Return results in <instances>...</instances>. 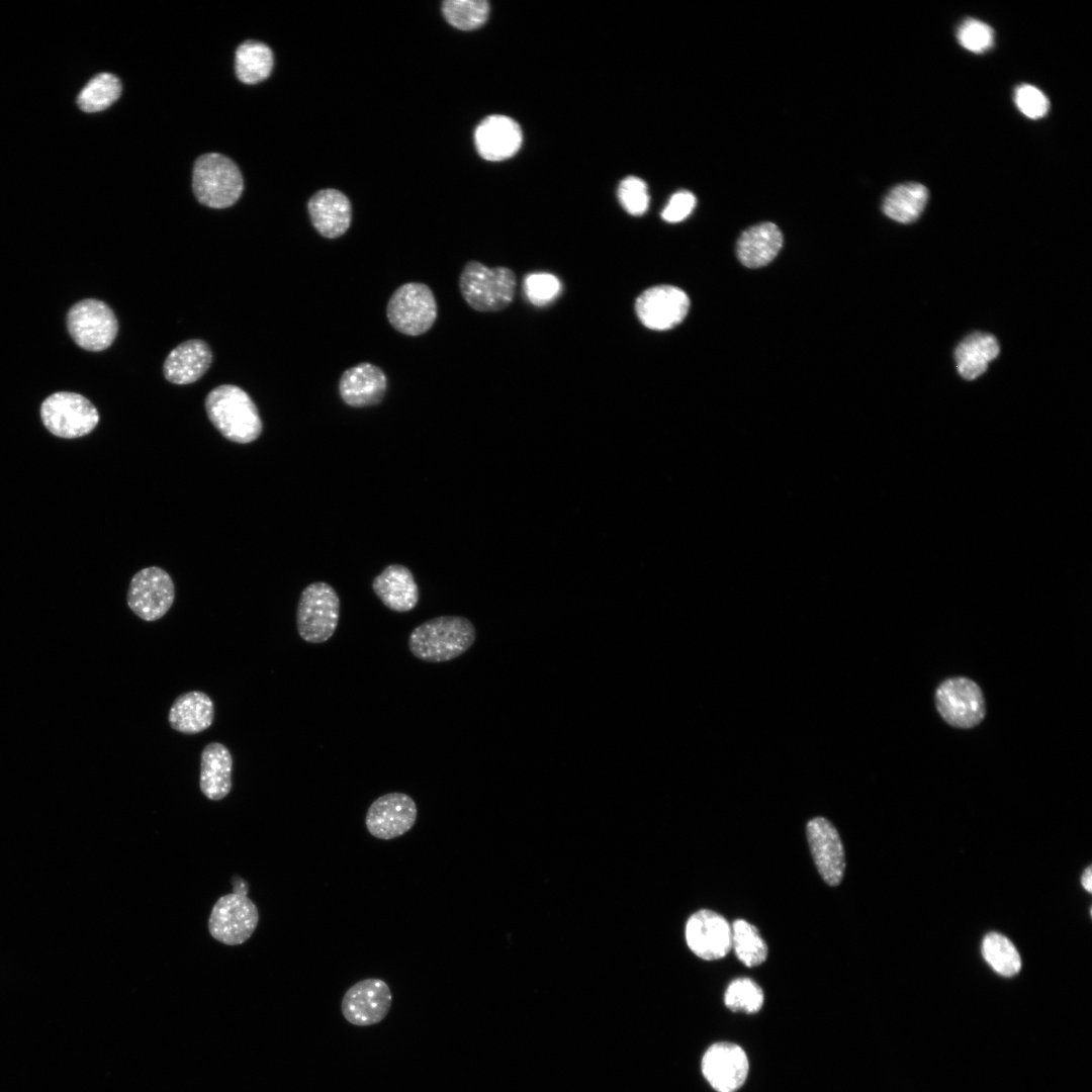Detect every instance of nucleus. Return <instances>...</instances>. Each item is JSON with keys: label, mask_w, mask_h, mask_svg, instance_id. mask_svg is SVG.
Here are the masks:
<instances>
[{"label": "nucleus", "mask_w": 1092, "mask_h": 1092, "mask_svg": "<svg viewBox=\"0 0 1092 1092\" xmlns=\"http://www.w3.org/2000/svg\"><path fill=\"white\" fill-rule=\"evenodd\" d=\"M476 638L471 621L461 616H440L417 626L408 636V649L420 660L440 663L466 652Z\"/></svg>", "instance_id": "nucleus-1"}, {"label": "nucleus", "mask_w": 1092, "mask_h": 1092, "mask_svg": "<svg viewBox=\"0 0 1092 1092\" xmlns=\"http://www.w3.org/2000/svg\"><path fill=\"white\" fill-rule=\"evenodd\" d=\"M205 410L216 430L232 442L248 444L262 433L258 408L239 386L224 384L213 388L205 398Z\"/></svg>", "instance_id": "nucleus-2"}, {"label": "nucleus", "mask_w": 1092, "mask_h": 1092, "mask_svg": "<svg viewBox=\"0 0 1092 1092\" xmlns=\"http://www.w3.org/2000/svg\"><path fill=\"white\" fill-rule=\"evenodd\" d=\"M517 286L515 273L508 267H487L468 261L459 276V289L465 302L481 312L498 311L513 301Z\"/></svg>", "instance_id": "nucleus-3"}, {"label": "nucleus", "mask_w": 1092, "mask_h": 1092, "mask_svg": "<svg viewBox=\"0 0 1092 1092\" xmlns=\"http://www.w3.org/2000/svg\"><path fill=\"white\" fill-rule=\"evenodd\" d=\"M233 893L218 898L208 919L210 935L226 945H239L254 933L259 922V911L247 896L249 886L238 876L232 879Z\"/></svg>", "instance_id": "nucleus-4"}, {"label": "nucleus", "mask_w": 1092, "mask_h": 1092, "mask_svg": "<svg viewBox=\"0 0 1092 1092\" xmlns=\"http://www.w3.org/2000/svg\"><path fill=\"white\" fill-rule=\"evenodd\" d=\"M192 186L197 200L212 208L235 204L243 191V177L228 157L209 153L200 156L193 168Z\"/></svg>", "instance_id": "nucleus-5"}, {"label": "nucleus", "mask_w": 1092, "mask_h": 1092, "mask_svg": "<svg viewBox=\"0 0 1092 1092\" xmlns=\"http://www.w3.org/2000/svg\"><path fill=\"white\" fill-rule=\"evenodd\" d=\"M340 619V598L325 581H314L303 588L296 610V628L302 640L320 644L335 633Z\"/></svg>", "instance_id": "nucleus-6"}, {"label": "nucleus", "mask_w": 1092, "mask_h": 1092, "mask_svg": "<svg viewBox=\"0 0 1092 1092\" xmlns=\"http://www.w3.org/2000/svg\"><path fill=\"white\" fill-rule=\"evenodd\" d=\"M438 306L432 289L425 283L407 282L397 287L388 299L386 317L398 333L417 337L435 324Z\"/></svg>", "instance_id": "nucleus-7"}, {"label": "nucleus", "mask_w": 1092, "mask_h": 1092, "mask_svg": "<svg viewBox=\"0 0 1092 1092\" xmlns=\"http://www.w3.org/2000/svg\"><path fill=\"white\" fill-rule=\"evenodd\" d=\"M40 417L53 435L66 439L91 433L99 422L97 408L89 399L68 391L48 396L41 404Z\"/></svg>", "instance_id": "nucleus-8"}, {"label": "nucleus", "mask_w": 1092, "mask_h": 1092, "mask_svg": "<svg viewBox=\"0 0 1092 1092\" xmlns=\"http://www.w3.org/2000/svg\"><path fill=\"white\" fill-rule=\"evenodd\" d=\"M67 327L75 343L92 352L108 348L118 330L112 309L105 302L94 298L78 301L70 308Z\"/></svg>", "instance_id": "nucleus-9"}, {"label": "nucleus", "mask_w": 1092, "mask_h": 1092, "mask_svg": "<svg viewBox=\"0 0 1092 1092\" xmlns=\"http://www.w3.org/2000/svg\"><path fill=\"white\" fill-rule=\"evenodd\" d=\"M175 600V586L164 569L150 566L138 571L130 580L126 602L142 620L153 622L164 617Z\"/></svg>", "instance_id": "nucleus-10"}, {"label": "nucleus", "mask_w": 1092, "mask_h": 1092, "mask_svg": "<svg viewBox=\"0 0 1092 1092\" xmlns=\"http://www.w3.org/2000/svg\"><path fill=\"white\" fill-rule=\"evenodd\" d=\"M936 708L951 726L972 728L985 715V701L976 682L965 677H953L939 685L935 693Z\"/></svg>", "instance_id": "nucleus-11"}, {"label": "nucleus", "mask_w": 1092, "mask_h": 1092, "mask_svg": "<svg viewBox=\"0 0 1092 1092\" xmlns=\"http://www.w3.org/2000/svg\"><path fill=\"white\" fill-rule=\"evenodd\" d=\"M418 807L411 796L400 792L384 794L369 806L365 825L375 838L391 840L397 838L415 825Z\"/></svg>", "instance_id": "nucleus-12"}, {"label": "nucleus", "mask_w": 1092, "mask_h": 1092, "mask_svg": "<svg viewBox=\"0 0 1092 1092\" xmlns=\"http://www.w3.org/2000/svg\"><path fill=\"white\" fill-rule=\"evenodd\" d=\"M690 308V298L680 288L656 285L644 290L635 301V311L643 326L665 331L679 325Z\"/></svg>", "instance_id": "nucleus-13"}, {"label": "nucleus", "mask_w": 1092, "mask_h": 1092, "mask_svg": "<svg viewBox=\"0 0 1092 1092\" xmlns=\"http://www.w3.org/2000/svg\"><path fill=\"white\" fill-rule=\"evenodd\" d=\"M392 994L385 981L363 979L344 994L341 1009L345 1019L356 1026H369L382 1021L391 1007Z\"/></svg>", "instance_id": "nucleus-14"}, {"label": "nucleus", "mask_w": 1092, "mask_h": 1092, "mask_svg": "<svg viewBox=\"0 0 1092 1092\" xmlns=\"http://www.w3.org/2000/svg\"><path fill=\"white\" fill-rule=\"evenodd\" d=\"M686 940L697 957L706 961L719 960L732 948L731 926L721 914L702 909L688 919Z\"/></svg>", "instance_id": "nucleus-15"}, {"label": "nucleus", "mask_w": 1092, "mask_h": 1092, "mask_svg": "<svg viewBox=\"0 0 1092 1092\" xmlns=\"http://www.w3.org/2000/svg\"><path fill=\"white\" fill-rule=\"evenodd\" d=\"M807 839L815 866L829 886H837L843 879L845 854L834 825L824 817L811 819L806 827Z\"/></svg>", "instance_id": "nucleus-16"}, {"label": "nucleus", "mask_w": 1092, "mask_h": 1092, "mask_svg": "<svg viewBox=\"0 0 1092 1092\" xmlns=\"http://www.w3.org/2000/svg\"><path fill=\"white\" fill-rule=\"evenodd\" d=\"M702 1072L717 1092H735L745 1082L749 1064L745 1052L731 1042L712 1044L702 1059Z\"/></svg>", "instance_id": "nucleus-17"}, {"label": "nucleus", "mask_w": 1092, "mask_h": 1092, "mask_svg": "<svg viewBox=\"0 0 1092 1092\" xmlns=\"http://www.w3.org/2000/svg\"><path fill=\"white\" fill-rule=\"evenodd\" d=\"M387 384V377L380 367L361 362L342 373L338 390L346 405L362 408L380 403L385 396Z\"/></svg>", "instance_id": "nucleus-18"}, {"label": "nucleus", "mask_w": 1092, "mask_h": 1092, "mask_svg": "<svg viewBox=\"0 0 1092 1092\" xmlns=\"http://www.w3.org/2000/svg\"><path fill=\"white\" fill-rule=\"evenodd\" d=\"M520 125L506 115H490L476 127L474 133L478 154L487 161H503L514 156L522 145Z\"/></svg>", "instance_id": "nucleus-19"}, {"label": "nucleus", "mask_w": 1092, "mask_h": 1092, "mask_svg": "<svg viewBox=\"0 0 1092 1092\" xmlns=\"http://www.w3.org/2000/svg\"><path fill=\"white\" fill-rule=\"evenodd\" d=\"M310 221L324 238L337 239L350 228L352 206L348 197L335 189L314 193L307 203Z\"/></svg>", "instance_id": "nucleus-20"}, {"label": "nucleus", "mask_w": 1092, "mask_h": 1092, "mask_svg": "<svg viewBox=\"0 0 1092 1092\" xmlns=\"http://www.w3.org/2000/svg\"><path fill=\"white\" fill-rule=\"evenodd\" d=\"M372 589L387 609L396 613L414 610L420 599L413 572L401 564L387 565L373 578Z\"/></svg>", "instance_id": "nucleus-21"}, {"label": "nucleus", "mask_w": 1092, "mask_h": 1092, "mask_svg": "<svg viewBox=\"0 0 1092 1092\" xmlns=\"http://www.w3.org/2000/svg\"><path fill=\"white\" fill-rule=\"evenodd\" d=\"M212 354L202 340H188L175 347L164 362L166 379L175 384H189L198 380L209 368Z\"/></svg>", "instance_id": "nucleus-22"}, {"label": "nucleus", "mask_w": 1092, "mask_h": 1092, "mask_svg": "<svg viewBox=\"0 0 1092 1092\" xmlns=\"http://www.w3.org/2000/svg\"><path fill=\"white\" fill-rule=\"evenodd\" d=\"M233 764V756L224 744L210 742L204 746L200 755L199 788L207 799L220 801L230 794Z\"/></svg>", "instance_id": "nucleus-23"}, {"label": "nucleus", "mask_w": 1092, "mask_h": 1092, "mask_svg": "<svg viewBox=\"0 0 1092 1092\" xmlns=\"http://www.w3.org/2000/svg\"><path fill=\"white\" fill-rule=\"evenodd\" d=\"M214 720V704L201 691L179 695L169 710L168 722L179 733L193 735L208 729Z\"/></svg>", "instance_id": "nucleus-24"}, {"label": "nucleus", "mask_w": 1092, "mask_h": 1092, "mask_svg": "<svg viewBox=\"0 0 1092 1092\" xmlns=\"http://www.w3.org/2000/svg\"><path fill=\"white\" fill-rule=\"evenodd\" d=\"M783 235L772 222H762L743 232L737 242V256L748 268L765 266L780 252Z\"/></svg>", "instance_id": "nucleus-25"}, {"label": "nucleus", "mask_w": 1092, "mask_h": 1092, "mask_svg": "<svg viewBox=\"0 0 1092 1092\" xmlns=\"http://www.w3.org/2000/svg\"><path fill=\"white\" fill-rule=\"evenodd\" d=\"M999 351L1000 347L994 336L981 332L969 335L954 350L960 375L967 380L979 377L987 370L989 362L998 356Z\"/></svg>", "instance_id": "nucleus-26"}, {"label": "nucleus", "mask_w": 1092, "mask_h": 1092, "mask_svg": "<svg viewBox=\"0 0 1092 1092\" xmlns=\"http://www.w3.org/2000/svg\"><path fill=\"white\" fill-rule=\"evenodd\" d=\"M928 200V191L920 183L909 182L895 186L884 199V213L901 223L916 220Z\"/></svg>", "instance_id": "nucleus-27"}, {"label": "nucleus", "mask_w": 1092, "mask_h": 1092, "mask_svg": "<svg viewBox=\"0 0 1092 1092\" xmlns=\"http://www.w3.org/2000/svg\"><path fill=\"white\" fill-rule=\"evenodd\" d=\"M271 49L257 40L243 42L236 52V73L240 81L256 84L267 79L273 68Z\"/></svg>", "instance_id": "nucleus-28"}, {"label": "nucleus", "mask_w": 1092, "mask_h": 1092, "mask_svg": "<svg viewBox=\"0 0 1092 1092\" xmlns=\"http://www.w3.org/2000/svg\"><path fill=\"white\" fill-rule=\"evenodd\" d=\"M732 947L737 959L746 967L761 965L767 958V945L757 928L743 919L732 923Z\"/></svg>", "instance_id": "nucleus-29"}, {"label": "nucleus", "mask_w": 1092, "mask_h": 1092, "mask_svg": "<svg viewBox=\"0 0 1092 1092\" xmlns=\"http://www.w3.org/2000/svg\"><path fill=\"white\" fill-rule=\"evenodd\" d=\"M982 956L989 966L1003 977H1012L1021 969V958L1014 944L997 932L988 933L982 941Z\"/></svg>", "instance_id": "nucleus-30"}, {"label": "nucleus", "mask_w": 1092, "mask_h": 1092, "mask_svg": "<svg viewBox=\"0 0 1092 1092\" xmlns=\"http://www.w3.org/2000/svg\"><path fill=\"white\" fill-rule=\"evenodd\" d=\"M121 93L119 79L110 73H100L93 77L81 90L77 98L79 107L85 112H98L109 107Z\"/></svg>", "instance_id": "nucleus-31"}, {"label": "nucleus", "mask_w": 1092, "mask_h": 1092, "mask_svg": "<svg viewBox=\"0 0 1092 1092\" xmlns=\"http://www.w3.org/2000/svg\"><path fill=\"white\" fill-rule=\"evenodd\" d=\"M442 10L452 26L472 30L486 21L489 6L484 0H448L443 3Z\"/></svg>", "instance_id": "nucleus-32"}, {"label": "nucleus", "mask_w": 1092, "mask_h": 1092, "mask_svg": "<svg viewBox=\"0 0 1092 1092\" xmlns=\"http://www.w3.org/2000/svg\"><path fill=\"white\" fill-rule=\"evenodd\" d=\"M724 1002L732 1011L754 1013L760 1010L763 1004V992L761 988L748 978L733 980L724 994Z\"/></svg>", "instance_id": "nucleus-33"}, {"label": "nucleus", "mask_w": 1092, "mask_h": 1092, "mask_svg": "<svg viewBox=\"0 0 1092 1092\" xmlns=\"http://www.w3.org/2000/svg\"><path fill=\"white\" fill-rule=\"evenodd\" d=\"M561 290L559 279L550 273L535 272L524 280V291L528 300L537 306H543L554 300Z\"/></svg>", "instance_id": "nucleus-34"}, {"label": "nucleus", "mask_w": 1092, "mask_h": 1092, "mask_svg": "<svg viewBox=\"0 0 1092 1092\" xmlns=\"http://www.w3.org/2000/svg\"><path fill=\"white\" fill-rule=\"evenodd\" d=\"M957 37L966 50L981 54L992 48L994 43V31L986 23L974 19H966L958 28Z\"/></svg>", "instance_id": "nucleus-35"}, {"label": "nucleus", "mask_w": 1092, "mask_h": 1092, "mask_svg": "<svg viewBox=\"0 0 1092 1092\" xmlns=\"http://www.w3.org/2000/svg\"><path fill=\"white\" fill-rule=\"evenodd\" d=\"M618 198L628 213L634 216L642 215L649 204L647 185L638 177H627L618 187Z\"/></svg>", "instance_id": "nucleus-36"}, {"label": "nucleus", "mask_w": 1092, "mask_h": 1092, "mask_svg": "<svg viewBox=\"0 0 1092 1092\" xmlns=\"http://www.w3.org/2000/svg\"><path fill=\"white\" fill-rule=\"evenodd\" d=\"M1014 100L1018 109L1031 119L1042 117L1050 107V102L1043 92L1028 84L1021 85L1015 90Z\"/></svg>", "instance_id": "nucleus-37"}, {"label": "nucleus", "mask_w": 1092, "mask_h": 1092, "mask_svg": "<svg viewBox=\"0 0 1092 1092\" xmlns=\"http://www.w3.org/2000/svg\"><path fill=\"white\" fill-rule=\"evenodd\" d=\"M696 206L695 195L688 190L675 192L661 212L667 222H678L687 218Z\"/></svg>", "instance_id": "nucleus-38"}, {"label": "nucleus", "mask_w": 1092, "mask_h": 1092, "mask_svg": "<svg viewBox=\"0 0 1092 1092\" xmlns=\"http://www.w3.org/2000/svg\"><path fill=\"white\" fill-rule=\"evenodd\" d=\"M1081 884H1082L1083 888L1087 892L1092 891V871H1091V867H1088L1084 871V873H1083V875L1081 877Z\"/></svg>", "instance_id": "nucleus-39"}]
</instances>
